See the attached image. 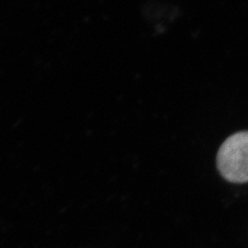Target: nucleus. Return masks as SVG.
Instances as JSON below:
<instances>
[{
	"label": "nucleus",
	"instance_id": "1",
	"mask_svg": "<svg viewBox=\"0 0 248 248\" xmlns=\"http://www.w3.org/2000/svg\"><path fill=\"white\" fill-rule=\"evenodd\" d=\"M217 167L226 180L233 183L248 181V132L227 138L217 155Z\"/></svg>",
	"mask_w": 248,
	"mask_h": 248
}]
</instances>
